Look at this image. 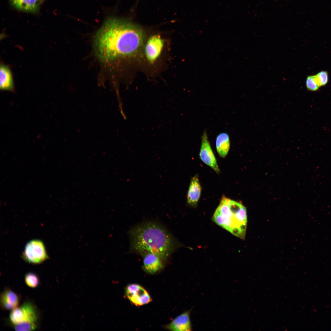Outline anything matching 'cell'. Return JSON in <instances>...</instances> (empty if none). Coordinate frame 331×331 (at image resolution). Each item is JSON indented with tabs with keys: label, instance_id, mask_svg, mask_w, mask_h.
Instances as JSON below:
<instances>
[{
	"label": "cell",
	"instance_id": "obj_7",
	"mask_svg": "<svg viewBox=\"0 0 331 331\" xmlns=\"http://www.w3.org/2000/svg\"><path fill=\"white\" fill-rule=\"evenodd\" d=\"M125 294L128 299L136 305H143L148 303L151 300L147 291L137 284L128 285L126 287Z\"/></svg>",
	"mask_w": 331,
	"mask_h": 331
},
{
	"label": "cell",
	"instance_id": "obj_2",
	"mask_svg": "<svg viewBox=\"0 0 331 331\" xmlns=\"http://www.w3.org/2000/svg\"><path fill=\"white\" fill-rule=\"evenodd\" d=\"M131 251L143 256L152 253L166 261L181 245L163 226L157 222L146 221L129 231Z\"/></svg>",
	"mask_w": 331,
	"mask_h": 331
},
{
	"label": "cell",
	"instance_id": "obj_3",
	"mask_svg": "<svg viewBox=\"0 0 331 331\" xmlns=\"http://www.w3.org/2000/svg\"><path fill=\"white\" fill-rule=\"evenodd\" d=\"M212 219L233 235L242 239L245 238L247 212L245 207L240 203L223 196Z\"/></svg>",
	"mask_w": 331,
	"mask_h": 331
},
{
	"label": "cell",
	"instance_id": "obj_9",
	"mask_svg": "<svg viewBox=\"0 0 331 331\" xmlns=\"http://www.w3.org/2000/svg\"><path fill=\"white\" fill-rule=\"evenodd\" d=\"M20 301L19 295L9 288H6L1 294L0 305L3 310H13L18 306Z\"/></svg>",
	"mask_w": 331,
	"mask_h": 331
},
{
	"label": "cell",
	"instance_id": "obj_12",
	"mask_svg": "<svg viewBox=\"0 0 331 331\" xmlns=\"http://www.w3.org/2000/svg\"><path fill=\"white\" fill-rule=\"evenodd\" d=\"M201 188L198 176L196 175L192 179L187 195L188 204L193 207H196L200 198Z\"/></svg>",
	"mask_w": 331,
	"mask_h": 331
},
{
	"label": "cell",
	"instance_id": "obj_10",
	"mask_svg": "<svg viewBox=\"0 0 331 331\" xmlns=\"http://www.w3.org/2000/svg\"><path fill=\"white\" fill-rule=\"evenodd\" d=\"M190 314V311H188L181 314L167 325V328L174 331L191 330L192 326Z\"/></svg>",
	"mask_w": 331,
	"mask_h": 331
},
{
	"label": "cell",
	"instance_id": "obj_11",
	"mask_svg": "<svg viewBox=\"0 0 331 331\" xmlns=\"http://www.w3.org/2000/svg\"><path fill=\"white\" fill-rule=\"evenodd\" d=\"M143 268L146 272L154 273L163 267L162 260L156 254L152 253H147L143 256Z\"/></svg>",
	"mask_w": 331,
	"mask_h": 331
},
{
	"label": "cell",
	"instance_id": "obj_8",
	"mask_svg": "<svg viewBox=\"0 0 331 331\" xmlns=\"http://www.w3.org/2000/svg\"><path fill=\"white\" fill-rule=\"evenodd\" d=\"M164 45V40L159 35H153L148 39L144 48L145 55L148 61L153 63L158 59Z\"/></svg>",
	"mask_w": 331,
	"mask_h": 331
},
{
	"label": "cell",
	"instance_id": "obj_15",
	"mask_svg": "<svg viewBox=\"0 0 331 331\" xmlns=\"http://www.w3.org/2000/svg\"><path fill=\"white\" fill-rule=\"evenodd\" d=\"M39 0H11L13 5L25 12L34 13L38 10Z\"/></svg>",
	"mask_w": 331,
	"mask_h": 331
},
{
	"label": "cell",
	"instance_id": "obj_1",
	"mask_svg": "<svg viewBox=\"0 0 331 331\" xmlns=\"http://www.w3.org/2000/svg\"><path fill=\"white\" fill-rule=\"evenodd\" d=\"M143 29L127 20L115 17L105 20L97 32L94 44L98 58L103 62L135 55L143 44Z\"/></svg>",
	"mask_w": 331,
	"mask_h": 331
},
{
	"label": "cell",
	"instance_id": "obj_5",
	"mask_svg": "<svg viewBox=\"0 0 331 331\" xmlns=\"http://www.w3.org/2000/svg\"><path fill=\"white\" fill-rule=\"evenodd\" d=\"M22 257L27 262L34 264L41 263L48 258L43 243L37 239L31 240L27 243Z\"/></svg>",
	"mask_w": 331,
	"mask_h": 331
},
{
	"label": "cell",
	"instance_id": "obj_16",
	"mask_svg": "<svg viewBox=\"0 0 331 331\" xmlns=\"http://www.w3.org/2000/svg\"><path fill=\"white\" fill-rule=\"evenodd\" d=\"M25 281L28 286L32 288L37 287L40 283L37 275L32 272L28 273L25 275Z\"/></svg>",
	"mask_w": 331,
	"mask_h": 331
},
{
	"label": "cell",
	"instance_id": "obj_18",
	"mask_svg": "<svg viewBox=\"0 0 331 331\" xmlns=\"http://www.w3.org/2000/svg\"><path fill=\"white\" fill-rule=\"evenodd\" d=\"M306 84L307 89L309 91H316L320 87L315 79L314 75L307 77Z\"/></svg>",
	"mask_w": 331,
	"mask_h": 331
},
{
	"label": "cell",
	"instance_id": "obj_13",
	"mask_svg": "<svg viewBox=\"0 0 331 331\" xmlns=\"http://www.w3.org/2000/svg\"><path fill=\"white\" fill-rule=\"evenodd\" d=\"M1 89L13 91L14 90L13 76L11 72L7 65L1 64L0 68Z\"/></svg>",
	"mask_w": 331,
	"mask_h": 331
},
{
	"label": "cell",
	"instance_id": "obj_4",
	"mask_svg": "<svg viewBox=\"0 0 331 331\" xmlns=\"http://www.w3.org/2000/svg\"><path fill=\"white\" fill-rule=\"evenodd\" d=\"M9 319L16 330L32 331L38 326L39 316L34 306L26 302L11 310Z\"/></svg>",
	"mask_w": 331,
	"mask_h": 331
},
{
	"label": "cell",
	"instance_id": "obj_17",
	"mask_svg": "<svg viewBox=\"0 0 331 331\" xmlns=\"http://www.w3.org/2000/svg\"><path fill=\"white\" fill-rule=\"evenodd\" d=\"M314 76L320 87L325 85L328 82V74L326 71H321Z\"/></svg>",
	"mask_w": 331,
	"mask_h": 331
},
{
	"label": "cell",
	"instance_id": "obj_6",
	"mask_svg": "<svg viewBox=\"0 0 331 331\" xmlns=\"http://www.w3.org/2000/svg\"><path fill=\"white\" fill-rule=\"evenodd\" d=\"M199 155L201 159L205 164L211 167L216 173H219L220 172L216 159L205 131L204 132L201 137Z\"/></svg>",
	"mask_w": 331,
	"mask_h": 331
},
{
	"label": "cell",
	"instance_id": "obj_14",
	"mask_svg": "<svg viewBox=\"0 0 331 331\" xmlns=\"http://www.w3.org/2000/svg\"><path fill=\"white\" fill-rule=\"evenodd\" d=\"M216 147L219 155L225 158L229 150L230 142L229 135L226 133H219L216 139Z\"/></svg>",
	"mask_w": 331,
	"mask_h": 331
}]
</instances>
